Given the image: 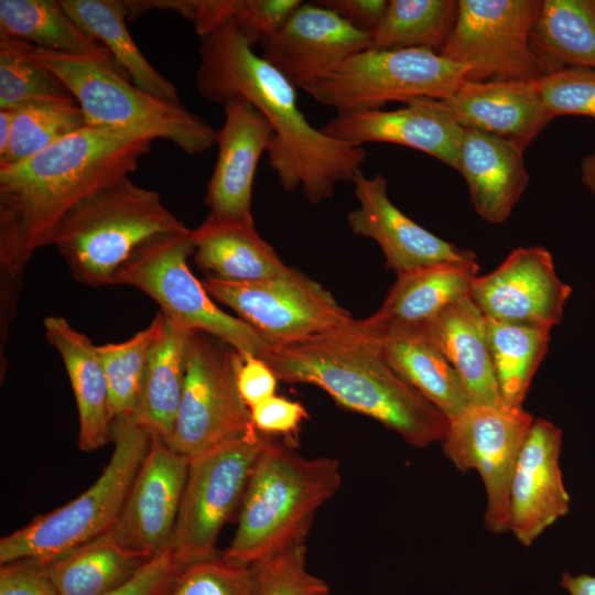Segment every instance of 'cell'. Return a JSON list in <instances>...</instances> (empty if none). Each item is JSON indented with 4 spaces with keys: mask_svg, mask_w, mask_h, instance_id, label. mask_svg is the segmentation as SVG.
<instances>
[{
    "mask_svg": "<svg viewBox=\"0 0 595 595\" xmlns=\"http://www.w3.org/2000/svg\"><path fill=\"white\" fill-rule=\"evenodd\" d=\"M196 264L215 278L230 282H258L283 272L275 250L256 230L255 224L217 220L207 216L191 229Z\"/></svg>",
    "mask_w": 595,
    "mask_h": 595,
    "instance_id": "4316f807",
    "label": "cell"
},
{
    "mask_svg": "<svg viewBox=\"0 0 595 595\" xmlns=\"http://www.w3.org/2000/svg\"><path fill=\"white\" fill-rule=\"evenodd\" d=\"M458 1L391 0L372 35L371 48H424L440 53L456 23Z\"/></svg>",
    "mask_w": 595,
    "mask_h": 595,
    "instance_id": "e575fe53",
    "label": "cell"
},
{
    "mask_svg": "<svg viewBox=\"0 0 595 595\" xmlns=\"http://www.w3.org/2000/svg\"><path fill=\"white\" fill-rule=\"evenodd\" d=\"M523 151L509 140L465 129L456 170L468 186L476 213L486 221H506L529 184Z\"/></svg>",
    "mask_w": 595,
    "mask_h": 595,
    "instance_id": "cb8c5ba5",
    "label": "cell"
},
{
    "mask_svg": "<svg viewBox=\"0 0 595 595\" xmlns=\"http://www.w3.org/2000/svg\"><path fill=\"white\" fill-rule=\"evenodd\" d=\"M183 567L169 549L153 556L131 580L104 595H165Z\"/></svg>",
    "mask_w": 595,
    "mask_h": 595,
    "instance_id": "7bdbcfd3",
    "label": "cell"
},
{
    "mask_svg": "<svg viewBox=\"0 0 595 595\" xmlns=\"http://www.w3.org/2000/svg\"><path fill=\"white\" fill-rule=\"evenodd\" d=\"M582 183L595 195V151L581 164Z\"/></svg>",
    "mask_w": 595,
    "mask_h": 595,
    "instance_id": "f907efd6",
    "label": "cell"
},
{
    "mask_svg": "<svg viewBox=\"0 0 595 595\" xmlns=\"http://www.w3.org/2000/svg\"><path fill=\"white\" fill-rule=\"evenodd\" d=\"M13 122V110L0 109V158L8 150Z\"/></svg>",
    "mask_w": 595,
    "mask_h": 595,
    "instance_id": "681fc988",
    "label": "cell"
},
{
    "mask_svg": "<svg viewBox=\"0 0 595 595\" xmlns=\"http://www.w3.org/2000/svg\"><path fill=\"white\" fill-rule=\"evenodd\" d=\"M163 327L151 351L133 420L151 436L169 442L183 394L191 331L163 314Z\"/></svg>",
    "mask_w": 595,
    "mask_h": 595,
    "instance_id": "f546056e",
    "label": "cell"
},
{
    "mask_svg": "<svg viewBox=\"0 0 595 595\" xmlns=\"http://www.w3.org/2000/svg\"><path fill=\"white\" fill-rule=\"evenodd\" d=\"M187 229L156 191L126 176L69 210L51 245L63 256L76 281L100 288L116 284L122 267L141 247Z\"/></svg>",
    "mask_w": 595,
    "mask_h": 595,
    "instance_id": "5b68a950",
    "label": "cell"
},
{
    "mask_svg": "<svg viewBox=\"0 0 595 595\" xmlns=\"http://www.w3.org/2000/svg\"><path fill=\"white\" fill-rule=\"evenodd\" d=\"M30 46L25 41L0 36V109L15 110L36 99L72 96L61 79L33 57Z\"/></svg>",
    "mask_w": 595,
    "mask_h": 595,
    "instance_id": "74e56055",
    "label": "cell"
},
{
    "mask_svg": "<svg viewBox=\"0 0 595 595\" xmlns=\"http://www.w3.org/2000/svg\"><path fill=\"white\" fill-rule=\"evenodd\" d=\"M165 595H261L251 564L216 554L184 566Z\"/></svg>",
    "mask_w": 595,
    "mask_h": 595,
    "instance_id": "f35d334b",
    "label": "cell"
},
{
    "mask_svg": "<svg viewBox=\"0 0 595 595\" xmlns=\"http://www.w3.org/2000/svg\"><path fill=\"white\" fill-rule=\"evenodd\" d=\"M262 57L295 88L329 74L351 55L372 46V35L356 30L318 2L301 4L262 43Z\"/></svg>",
    "mask_w": 595,
    "mask_h": 595,
    "instance_id": "e0dca14e",
    "label": "cell"
},
{
    "mask_svg": "<svg viewBox=\"0 0 595 595\" xmlns=\"http://www.w3.org/2000/svg\"><path fill=\"white\" fill-rule=\"evenodd\" d=\"M113 452L97 480L66 505L2 537L0 564L53 561L106 533L115 524L147 455L151 435L133 418L111 423Z\"/></svg>",
    "mask_w": 595,
    "mask_h": 595,
    "instance_id": "8992f818",
    "label": "cell"
},
{
    "mask_svg": "<svg viewBox=\"0 0 595 595\" xmlns=\"http://www.w3.org/2000/svg\"><path fill=\"white\" fill-rule=\"evenodd\" d=\"M487 320L491 365L502 407L522 409L548 351L550 329Z\"/></svg>",
    "mask_w": 595,
    "mask_h": 595,
    "instance_id": "836d02e7",
    "label": "cell"
},
{
    "mask_svg": "<svg viewBox=\"0 0 595 595\" xmlns=\"http://www.w3.org/2000/svg\"><path fill=\"white\" fill-rule=\"evenodd\" d=\"M251 565L257 574L261 595H323L331 592L324 580L309 571L305 543Z\"/></svg>",
    "mask_w": 595,
    "mask_h": 595,
    "instance_id": "ab89813d",
    "label": "cell"
},
{
    "mask_svg": "<svg viewBox=\"0 0 595 595\" xmlns=\"http://www.w3.org/2000/svg\"><path fill=\"white\" fill-rule=\"evenodd\" d=\"M541 0H458L453 32L439 53L468 68L466 82H534L544 74L530 33Z\"/></svg>",
    "mask_w": 595,
    "mask_h": 595,
    "instance_id": "4fadbf2b",
    "label": "cell"
},
{
    "mask_svg": "<svg viewBox=\"0 0 595 595\" xmlns=\"http://www.w3.org/2000/svg\"><path fill=\"white\" fill-rule=\"evenodd\" d=\"M323 595H331V592H329V593H326V594H323Z\"/></svg>",
    "mask_w": 595,
    "mask_h": 595,
    "instance_id": "816d5d0a",
    "label": "cell"
},
{
    "mask_svg": "<svg viewBox=\"0 0 595 595\" xmlns=\"http://www.w3.org/2000/svg\"><path fill=\"white\" fill-rule=\"evenodd\" d=\"M562 430L533 420L520 450L509 488L508 531L524 547L570 509L560 456Z\"/></svg>",
    "mask_w": 595,
    "mask_h": 595,
    "instance_id": "ffe728a7",
    "label": "cell"
},
{
    "mask_svg": "<svg viewBox=\"0 0 595 595\" xmlns=\"http://www.w3.org/2000/svg\"><path fill=\"white\" fill-rule=\"evenodd\" d=\"M340 464L305 457L267 437L240 506L225 556L252 564L305 543L317 510L339 489Z\"/></svg>",
    "mask_w": 595,
    "mask_h": 595,
    "instance_id": "277c9868",
    "label": "cell"
},
{
    "mask_svg": "<svg viewBox=\"0 0 595 595\" xmlns=\"http://www.w3.org/2000/svg\"><path fill=\"white\" fill-rule=\"evenodd\" d=\"M407 333L421 335L445 356L461 377L473 404L502 407L490 359L487 320L469 294L429 323Z\"/></svg>",
    "mask_w": 595,
    "mask_h": 595,
    "instance_id": "d4e9b609",
    "label": "cell"
},
{
    "mask_svg": "<svg viewBox=\"0 0 595 595\" xmlns=\"http://www.w3.org/2000/svg\"><path fill=\"white\" fill-rule=\"evenodd\" d=\"M72 20L94 41L102 44L145 94L182 106L175 86L141 53L127 28L128 8L118 0H60Z\"/></svg>",
    "mask_w": 595,
    "mask_h": 595,
    "instance_id": "83f0119b",
    "label": "cell"
},
{
    "mask_svg": "<svg viewBox=\"0 0 595 595\" xmlns=\"http://www.w3.org/2000/svg\"><path fill=\"white\" fill-rule=\"evenodd\" d=\"M0 36L19 39L42 50L88 58L129 78L111 53L72 20L60 0H0Z\"/></svg>",
    "mask_w": 595,
    "mask_h": 595,
    "instance_id": "f1b7e54d",
    "label": "cell"
},
{
    "mask_svg": "<svg viewBox=\"0 0 595 595\" xmlns=\"http://www.w3.org/2000/svg\"><path fill=\"white\" fill-rule=\"evenodd\" d=\"M533 420L523 409L472 404L448 421L441 442L458 470L478 472L487 495L484 521L494 533L508 530L510 482Z\"/></svg>",
    "mask_w": 595,
    "mask_h": 595,
    "instance_id": "5bb4252c",
    "label": "cell"
},
{
    "mask_svg": "<svg viewBox=\"0 0 595 595\" xmlns=\"http://www.w3.org/2000/svg\"><path fill=\"white\" fill-rule=\"evenodd\" d=\"M163 318L160 311L144 329L129 339L97 346L108 383L111 423L134 415L149 358L161 334Z\"/></svg>",
    "mask_w": 595,
    "mask_h": 595,
    "instance_id": "d590c367",
    "label": "cell"
},
{
    "mask_svg": "<svg viewBox=\"0 0 595 595\" xmlns=\"http://www.w3.org/2000/svg\"><path fill=\"white\" fill-rule=\"evenodd\" d=\"M203 284L273 345L302 343L356 322L321 284L290 267L258 282L209 277Z\"/></svg>",
    "mask_w": 595,
    "mask_h": 595,
    "instance_id": "7c38bea8",
    "label": "cell"
},
{
    "mask_svg": "<svg viewBox=\"0 0 595 595\" xmlns=\"http://www.w3.org/2000/svg\"><path fill=\"white\" fill-rule=\"evenodd\" d=\"M267 437L253 426L239 439L190 459L171 545L182 566L218 554L219 533L240 509Z\"/></svg>",
    "mask_w": 595,
    "mask_h": 595,
    "instance_id": "8fae6325",
    "label": "cell"
},
{
    "mask_svg": "<svg viewBox=\"0 0 595 595\" xmlns=\"http://www.w3.org/2000/svg\"><path fill=\"white\" fill-rule=\"evenodd\" d=\"M45 335L60 353L75 397L78 447L93 452L110 440L109 391L97 346L62 316L44 320Z\"/></svg>",
    "mask_w": 595,
    "mask_h": 595,
    "instance_id": "484cf974",
    "label": "cell"
},
{
    "mask_svg": "<svg viewBox=\"0 0 595 595\" xmlns=\"http://www.w3.org/2000/svg\"><path fill=\"white\" fill-rule=\"evenodd\" d=\"M195 85L212 102L224 105L239 96L266 117L274 133L268 164L284 191L301 188L311 203L320 204L361 171L365 148L312 126L299 108L296 88L253 52L231 21L201 37Z\"/></svg>",
    "mask_w": 595,
    "mask_h": 595,
    "instance_id": "7a4b0ae2",
    "label": "cell"
},
{
    "mask_svg": "<svg viewBox=\"0 0 595 595\" xmlns=\"http://www.w3.org/2000/svg\"><path fill=\"white\" fill-rule=\"evenodd\" d=\"M85 127L83 110L72 96L28 102L13 110L11 138L0 166L24 161Z\"/></svg>",
    "mask_w": 595,
    "mask_h": 595,
    "instance_id": "8d00e7d4",
    "label": "cell"
},
{
    "mask_svg": "<svg viewBox=\"0 0 595 595\" xmlns=\"http://www.w3.org/2000/svg\"><path fill=\"white\" fill-rule=\"evenodd\" d=\"M321 130L363 147L370 142L409 147L454 169L465 132L440 99L426 97L411 99L396 110L337 113Z\"/></svg>",
    "mask_w": 595,
    "mask_h": 595,
    "instance_id": "44dd1931",
    "label": "cell"
},
{
    "mask_svg": "<svg viewBox=\"0 0 595 595\" xmlns=\"http://www.w3.org/2000/svg\"><path fill=\"white\" fill-rule=\"evenodd\" d=\"M263 360L279 380L320 387L342 407L380 422L414 447L446 435L448 419L389 366L361 320L302 343L272 344Z\"/></svg>",
    "mask_w": 595,
    "mask_h": 595,
    "instance_id": "3957f363",
    "label": "cell"
},
{
    "mask_svg": "<svg viewBox=\"0 0 595 595\" xmlns=\"http://www.w3.org/2000/svg\"><path fill=\"white\" fill-rule=\"evenodd\" d=\"M300 0H227L228 17L253 46L273 34Z\"/></svg>",
    "mask_w": 595,
    "mask_h": 595,
    "instance_id": "b9f144b4",
    "label": "cell"
},
{
    "mask_svg": "<svg viewBox=\"0 0 595 595\" xmlns=\"http://www.w3.org/2000/svg\"><path fill=\"white\" fill-rule=\"evenodd\" d=\"M560 584L570 595H595V576L589 574L563 572Z\"/></svg>",
    "mask_w": 595,
    "mask_h": 595,
    "instance_id": "c3c4849f",
    "label": "cell"
},
{
    "mask_svg": "<svg viewBox=\"0 0 595 595\" xmlns=\"http://www.w3.org/2000/svg\"><path fill=\"white\" fill-rule=\"evenodd\" d=\"M320 4L334 11L356 30L372 34L388 7L386 0H322Z\"/></svg>",
    "mask_w": 595,
    "mask_h": 595,
    "instance_id": "7dc6e473",
    "label": "cell"
},
{
    "mask_svg": "<svg viewBox=\"0 0 595 595\" xmlns=\"http://www.w3.org/2000/svg\"><path fill=\"white\" fill-rule=\"evenodd\" d=\"M467 73L464 65L424 48H367L303 90L337 113H351L420 97L447 99Z\"/></svg>",
    "mask_w": 595,
    "mask_h": 595,
    "instance_id": "ba28073f",
    "label": "cell"
},
{
    "mask_svg": "<svg viewBox=\"0 0 595 595\" xmlns=\"http://www.w3.org/2000/svg\"><path fill=\"white\" fill-rule=\"evenodd\" d=\"M440 100L464 129L509 140L523 150L553 119L537 80H465L454 95Z\"/></svg>",
    "mask_w": 595,
    "mask_h": 595,
    "instance_id": "7402d4cb",
    "label": "cell"
},
{
    "mask_svg": "<svg viewBox=\"0 0 595 595\" xmlns=\"http://www.w3.org/2000/svg\"><path fill=\"white\" fill-rule=\"evenodd\" d=\"M239 351L202 331H191L186 377L166 443L188 461L249 432L250 409L237 386Z\"/></svg>",
    "mask_w": 595,
    "mask_h": 595,
    "instance_id": "30bf717a",
    "label": "cell"
},
{
    "mask_svg": "<svg viewBox=\"0 0 595 595\" xmlns=\"http://www.w3.org/2000/svg\"><path fill=\"white\" fill-rule=\"evenodd\" d=\"M31 54L66 86L88 127L125 128L164 139L187 154H201L216 141L217 130L187 108L140 90L120 74L84 57L42 50Z\"/></svg>",
    "mask_w": 595,
    "mask_h": 595,
    "instance_id": "52a82bcc",
    "label": "cell"
},
{
    "mask_svg": "<svg viewBox=\"0 0 595 595\" xmlns=\"http://www.w3.org/2000/svg\"><path fill=\"white\" fill-rule=\"evenodd\" d=\"M190 461L151 436L110 538L120 547L153 558L171 549Z\"/></svg>",
    "mask_w": 595,
    "mask_h": 595,
    "instance_id": "2e32d148",
    "label": "cell"
},
{
    "mask_svg": "<svg viewBox=\"0 0 595 595\" xmlns=\"http://www.w3.org/2000/svg\"><path fill=\"white\" fill-rule=\"evenodd\" d=\"M371 338L389 366L448 421L473 404L454 367L426 338L415 333Z\"/></svg>",
    "mask_w": 595,
    "mask_h": 595,
    "instance_id": "4dcf8cb0",
    "label": "cell"
},
{
    "mask_svg": "<svg viewBox=\"0 0 595 595\" xmlns=\"http://www.w3.org/2000/svg\"><path fill=\"white\" fill-rule=\"evenodd\" d=\"M278 378L261 358L239 353L237 386L249 409L275 394Z\"/></svg>",
    "mask_w": 595,
    "mask_h": 595,
    "instance_id": "bcb514c9",
    "label": "cell"
},
{
    "mask_svg": "<svg viewBox=\"0 0 595 595\" xmlns=\"http://www.w3.org/2000/svg\"><path fill=\"white\" fill-rule=\"evenodd\" d=\"M539 96L553 118L561 115L595 117V69L565 67L537 80Z\"/></svg>",
    "mask_w": 595,
    "mask_h": 595,
    "instance_id": "60d3db41",
    "label": "cell"
},
{
    "mask_svg": "<svg viewBox=\"0 0 595 595\" xmlns=\"http://www.w3.org/2000/svg\"><path fill=\"white\" fill-rule=\"evenodd\" d=\"M224 123L217 130V160L205 204L217 220L255 224L252 187L258 163L273 139L266 117L247 99L234 97L224 105Z\"/></svg>",
    "mask_w": 595,
    "mask_h": 595,
    "instance_id": "ac0fdd59",
    "label": "cell"
},
{
    "mask_svg": "<svg viewBox=\"0 0 595 595\" xmlns=\"http://www.w3.org/2000/svg\"><path fill=\"white\" fill-rule=\"evenodd\" d=\"M252 425L262 434H291L307 416L305 408L282 397L272 396L250 408Z\"/></svg>",
    "mask_w": 595,
    "mask_h": 595,
    "instance_id": "ee69618b",
    "label": "cell"
},
{
    "mask_svg": "<svg viewBox=\"0 0 595 595\" xmlns=\"http://www.w3.org/2000/svg\"><path fill=\"white\" fill-rule=\"evenodd\" d=\"M358 207L347 215L354 234L380 246L388 266L397 274L444 262L473 261L476 256L443 240L404 215L388 195V182L380 174L359 171L354 181Z\"/></svg>",
    "mask_w": 595,
    "mask_h": 595,
    "instance_id": "d6986e66",
    "label": "cell"
},
{
    "mask_svg": "<svg viewBox=\"0 0 595 595\" xmlns=\"http://www.w3.org/2000/svg\"><path fill=\"white\" fill-rule=\"evenodd\" d=\"M572 293L542 247L512 250L494 271L475 277L469 296L486 318L550 329Z\"/></svg>",
    "mask_w": 595,
    "mask_h": 595,
    "instance_id": "9a60e30c",
    "label": "cell"
},
{
    "mask_svg": "<svg viewBox=\"0 0 595 595\" xmlns=\"http://www.w3.org/2000/svg\"><path fill=\"white\" fill-rule=\"evenodd\" d=\"M478 269L473 260L437 263L397 274L381 307L363 320L365 332L379 338L423 326L469 294Z\"/></svg>",
    "mask_w": 595,
    "mask_h": 595,
    "instance_id": "603a6c76",
    "label": "cell"
},
{
    "mask_svg": "<svg viewBox=\"0 0 595 595\" xmlns=\"http://www.w3.org/2000/svg\"><path fill=\"white\" fill-rule=\"evenodd\" d=\"M0 595H57L43 563L18 560L1 564Z\"/></svg>",
    "mask_w": 595,
    "mask_h": 595,
    "instance_id": "f6af8a7d",
    "label": "cell"
},
{
    "mask_svg": "<svg viewBox=\"0 0 595 595\" xmlns=\"http://www.w3.org/2000/svg\"><path fill=\"white\" fill-rule=\"evenodd\" d=\"M155 140L147 132L85 127L15 164L0 166L1 318L11 322L25 268L52 244L77 204L129 176Z\"/></svg>",
    "mask_w": 595,
    "mask_h": 595,
    "instance_id": "6da1fadb",
    "label": "cell"
},
{
    "mask_svg": "<svg viewBox=\"0 0 595 595\" xmlns=\"http://www.w3.org/2000/svg\"><path fill=\"white\" fill-rule=\"evenodd\" d=\"M151 559L120 547L106 533L43 564L57 595H104L131 580Z\"/></svg>",
    "mask_w": 595,
    "mask_h": 595,
    "instance_id": "d6a6232c",
    "label": "cell"
},
{
    "mask_svg": "<svg viewBox=\"0 0 595 595\" xmlns=\"http://www.w3.org/2000/svg\"><path fill=\"white\" fill-rule=\"evenodd\" d=\"M193 251L190 228L156 238L141 247L122 267L116 284L142 291L176 324L205 332L241 354L263 359L272 344L251 325L216 305L188 267L187 259Z\"/></svg>",
    "mask_w": 595,
    "mask_h": 595,
    "instance_id": "9c48e42d",
    "label": "cell"
},
{
    "mask_svg": "<svg viewBox=\"0 0 595 595\" xmlns=\"http://www.w3.org/2000/svg\"><path fill=\"white\" fill-rule=\"evenodd\" d=\"M543 71L595 69V0H544L530 33Z\"/></svg>",
    "mask_w": 595,
    "mask_h": 595,
    "instance_id": "1f68e13d",
    "label": "cell"
}]
</instances>
